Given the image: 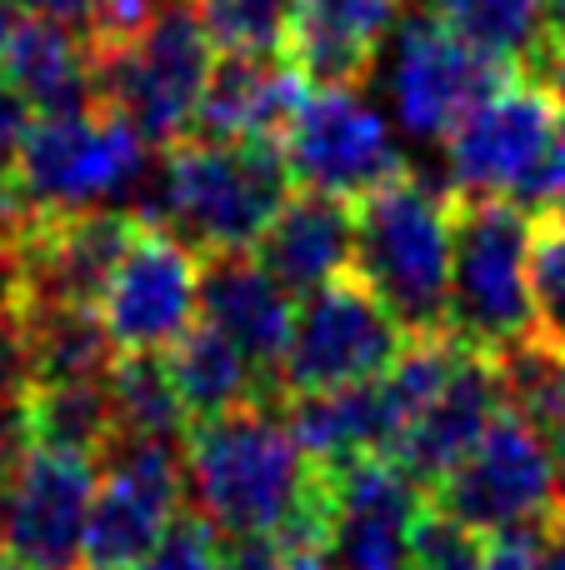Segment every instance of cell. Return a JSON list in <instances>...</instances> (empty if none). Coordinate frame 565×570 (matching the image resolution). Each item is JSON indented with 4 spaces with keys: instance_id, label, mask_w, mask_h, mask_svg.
Returning a JSON list of instances; mask_svg holds the SVG:
<instances>
[{
    "instance_id": "cell-30",
    "label": "cell",
    "mask_w": 565,
    "mask_h": 570,
    "mask_svg": "<svg viewBox=\"0 0 565 570\" xmlns=\"http://www.w3.org/2000/svg\"><path fill=\"white\" fill-rule=\"evenodd\" d=\"M486 541V531L456 521L440 505H426L410 525V570H480Z\"/></svg>"
},
{
    "instance_id": "cell-39",
    "label": "cell",
    "mask_w": 565,
    "mask_h": 570,
    "mask_svg": "<svg viewBox=\"0 0 565 570\" xmlns=\"http://www.w3.org/2000/svg\"><path fill=\"white\" fill-rule=\"evenodd\" d=\"M26 6H30V10H40V16H50V20H60V26L80 30V36H90L100 0H26Z\"/></svg>"
},
{
    "instance_id": "cell-3",
    "label": "cell",
    "mask_w": 565,
    "mask_h": 570,
    "mask_svg": "<svg viewBox=\"0 0 565 570\" xmlns=\"http://www.w3.org/2000/svg\"><path fill=\"white\" fill-rule=\"evenodd\" d=\"M456 190L400 170L356 200V276L410 335L446 331Z\"/></svg>"
},
{
    "instance_id": "cell-5",
    "label": "cell",
    "mask_w": 565,
    "mask_h": 570,
    "mask_svg": "<svg viewBox=\"0 0 565 570\" xmlns=\"http://www.w3.org/2000/svg\"><path fill=\"white\" fill-rule=\"evenodd\" d=\"M531 246H536V216L496 196H456L446 331L486 355L526 341L536 331Z\"/></svg>"
},
{
    "instance_id": "cell-10",
    "label": "cell",
    "mask_w": 565,
    "mask_h": 570,
    "mask_svg": "<svg viewBox=\"0 0 565 570\" xmlns=\"http://www.w3.org/2000/svg\"><path fill=\"white\" fill-rule=\"evenodd\" d=\"M290 170L306 190L360 200L406 170L386 116L356 86H316L286 130Z\"/></svg>"
},
{
    "instance_id": "cell-31",
    "label": "cell",
    "mask_w": 565,
    "mask_h": 570,
    "mask_svg": "<svg viewBox=\"0 0 565 570\" xmlns=\"http://www.w3.org/2000/svg\"><path fill=\"white\" fill-rule=\"evenodd\" d=\"M531 291H536V331L565 345V216L536 220L531 246Z\"/></svg>"
},
{
    "instance_id": "cell-13",
    "label": "cell",
    "mask_w": 565,
    "mask_h": 570,
    "mask_svg": "<svg viewBox=\"0 0 565 570\" xmlns=\"http://www.w3.org/2000/svg\"><path fill=\"white\" fill-rule=\"evenodd\" d=\"M511 76L516 70L480 56L436 16H416L396 30L390 100H396V120L416 140H446Z\"/></svg>"
},
{
    "instance_id": "cell-19",
    "label": "cell",
    "mask_w": 565,
    "mask_h": 570,
    "mask_svg": "<svg viewBox=\"0 0 565 570\" xmlns=\"http://www.w3.org/2000/svg\"><path fill=\"white\" fill-rule=\"evenodd\" d=\"M200 321H210L226 341H236L260 375L280 381V361H286L290 331H296V305H290L286 285L256 256H206Z\"/></svg>"
},
{
    "instance_id": "cell-28",
    "label": "cell",
    "mask_w": 565,
    "mask_h": 570,
    "mask_svg": "<svg viewBox=\"0 0 565 570\" xmlns=\"http://www.w3.org/2000/svg\"><path fill=\"white\" fill-rule=\"evenodd\" d=\"M220 56H280L300 0H190Z\"/></svg>"
},
{
    "instance_id": "cell-26",
    "label": "cell",
    "mask_w": 565,
    "mask_h": 570,
    "mask_svg": "<svg viewBox=\"0 0 565 570\" xmlns=\"http://www.w3.org/2000/svg\"><path fill=\"white\" fill-rule=\"evenodd\" d=\"M106 385H110V405H116V435H150V441L186 445L190 415L180 405L176 381H170V365L156 351L116 355Z\"/></svg>"
},
{
    "instance_id": "cell-1",
    "label": "cell",
    "mask_w": 565,
    "mask_h": 570,
    "mask_svg": "<svg viewBox=\"0 0 565 570\" xmlns=\"http://www.w3.org/2000/svg\"><path fill=\"white\" fill-rule=\"evenodd\" d=\"M286 140H206L186 136L166 150V170L146 186L140 210L150 226H166L200 256H246L276 210L296 196Z\"/></svg>"
},
{
    "instance_id": "cell-7",
    "label": "cell",
    "mask_w": 565,
    "mask_h": 570,
    "mask_svg": "<svg viewBox=\"0 0 565 570\" xmlns=\"http://www.w3.org/2000/svg\"><path fill=\"white\" fill-rule=\"evenodd\" d=\"M410 345V331L380 305L360 276H340L306 295L296 311L290 351L280 361V391H340V385L376 381Z\"/></svg>"
},
{
    "instance_id": "cell-9",
    "label": "cell",
    "mask_w": 565,
    "mask_h": 570,
    "mask_svg": "<svg viewBox=\"0 0 565 570\" xmlns=\"http://www.w3.org/2000/svg\"><path fill=\"white\" fill-rule=\"evenodd\" d=\"M100 461H106V481L96 485V505H90L86 561L96 570H136L180 515L186 445L116 435Z\"/></svg>"
},
{
    "instance_id": "cell-16",
    "label": "cell",
    "mask_w": 565,
    "mask_h": 570,
    "mask_svg": "<svg viewBox=\"0 0 565 570\" xmlns=\"http://www.w3.org/2000/svg\"><path fill=\"white\" fill-rule=\"evenodd\" d=\"M0 76L30 100L36 116L100 110L90 40L40 10H0Z\"/></svg>"
},
{
    "instance_id": "cell-46",
    "label": "cell",
    "mask_w": 565,
    "mask_h": 570,
    "mask_svg": "<svg viewBox=\"0 0 565 570\" xmlns=\"http://www.w3.org/2000/svg\"><path fill=\"white\" fill-rule=\"evenodd\" d=\"M86 570H96V566H86Z\"/></svg>"
},
{
    "instance_id": "cell-23",
    "label": "cell",
    "mask_w": 565,
    "mask_h": 570,
    "mask_svg": "<svg viewBox=\"0 0 565 570\" xmlns=\"http://www.w3.org/2000/svg\"><path fill=\"white\" fill-rule=\"evenodd\" d=\"M286 425L310 465H336L350 461V455L390 451V441H396L386 395H380V375L360 385H340V391L286 395Z\"/></svg>"
},
{
    "instance_id": "cell-15",
    "label": "cell",
    "mask_w": 565,
    "mask_h": 570,
    "mask_svg": "<svg viewBox=\"0 0 565 570\" xmlns=\"http://www.w3.org/2000/svg\"><path fill=\"white\" fill-rule=\"evenodd\" d=\"M96 465L76 451L30 445L6 495V535L0 551L36 570H76L86 556V525L96 505Z\"/></svg>"
},
{
    "instance_id": "cell-45",
    "label": "cell",
    "mask_w": 565,
    "mask_h": 570,
    "mask_svg": "<svg viewBox=\"0 0 565 570\" xmlns=\"http://www.w3.org/2000/svg\"><path fill=\"white\" fill-rule=\"evenodd\" d=\"M16 6H26V0H0V10H16Z\"/></svg>"
},
{
    "instance_id": "cell-41",
    "label": "cell",
    "mask_w": 565,
    "mask_h": 570,
    "mask_svg": "<svg viewBox=\"0 0 565 570\" xmlns=\"http://www.w3.org/2000/svg\"><path fill=\"white\" fill-rule=\"evenodd\" d=\"M551 455H556V501H561V515H565V431L551 435Z\"/></svg>"
},
{
    "instance_id": "cell-29",
    "label": "cell",
    "mask_w": 565,
    "mask_h": 570,
    "mask_svg": "<svg viewBox=\"0 0 565 570\" xmlns=\"http://www.w3.org/2000/svg\"><path fill=\"white\" fill-rule=\"evenodd\" d=\"M410 525L380 511H336L320 556L330 570H410Z\"/></svg>"
},
{
    "instance_id": "cell-42",
    "label": "cell",
    "mask_w": 565,
    "mask_h": 570,
    "mask_svg": "<svg viewBox=\"0 0 565 570\" xmlns=\"http://www.w3.org/2000/svg\"><path fill=\"white\" fill-rule=\"evenodd\" d=\"M286 570H330L326 556H290Z\"/></svg>"
},
{
    "instance_id": "cell-35",
    "label": "cell",
    "mask_w": 565,
    "mask_h": 570,
    "mask_svg": "<svg viewBox=\"0 0 565 570\" xmlns=\"http://www.w3.org/2000/svg\"><path fill=\"white\" fill-rule=\"evenodd\" d=\"M30 451V425H26V401L20 395H0V491L16 481L20 461Z\"/></svg>"
},
{
    "instance_id": "cell-2",
    "label": "cell",
    "mask_w": 565,
    "mask_h": 570,
    "mask_svg": "<svg viewBox=\"0 0 565 570\" xmlns=\"http://www.w3.org/2000/svg\"><path fill=\"white\" fill-rule=\"evenodd\" d=\"M186 485L220 535L270 541L310 495L316 465L300 455L286 415L276 421L270 405H240L190 425Z\"/></svg>"
},
{
    "instance_id": "cell-32",
    "label": "cell",
    "mask_w": 565,
    "mask_h": 570,
    "mask_svg": "<svg viewBox=\"0 0 565 570\" xmlns=\"http://www.w3.org/2000/svg\"><path fill=\"white\" fill-rule=\"evenodd\" d=\"M220 531L206 521V515H176V525H170L166 535H160V546L146 556L136 570H216L220 561Z\"/></svg>"
},
{
    "instance_id": "cell-24",
    "label": "cell",
    "mask_w": 565,
    "mask_h": 570,
    "mask_svg": "<svg viewBox=\"0 0 565 570\" xmlns=\"http://www.w3.org/2000/svg\"><path fill=\"white\" fill-rule=\"evenodd\" d=\"M26 351H30V385L40 381H106L116 365L100 305H66V301H26Z\"/></svg>"
},
{
    "instance_id": "cell-8",
    "label": "cell",
    "mask_w": 565,
    "mask_h": 570,
    "mask_svg": "<svg viewBox=\"0 0 565 570\" xmlns=\"http://www.w3.org/2000/svg\"><path fill=\"white\" fill-rule=\"evenodd\" d=\"M430 501L486 535L516 525H551L561 515L551 441L526 415L500 411L476 451L430 491Z\"/></svg>"
},
{
    "instance_id": "cell-34",
    "label": "cell",
    "mask_w": 565,
    "mask_h": 570,
    "mask_svg": "<svg viewBox=\"0 0 565 570\" xmlns=\"http://www.w3.org/2000/svg\"><path fill=\"white\" fill-rule=\"evenodd\" d=\"M551 525H516V531H496L486 541V561L480 570H536L541 551H546Z\"/></svg>"
},
{
    "instance_id": "cell-4",
    "label": "cell",
    "mask_w": 565,
    "mask_h": 570,
    "mask_svg": "<svg viewBox=\"0 0 565 570\" xmlns=\"http://www.w3.org/2000/svg\"><path fill=\"white\" fill-rule=\"evenodd\" d=\"M96 50V100L140 130L146 146H180L196 136V110L216 70V40L206 36L196 6H166L140 36Z\"/></svg>"
},
{
    "instance_id": "cell-33",
    "label": "cell",
    "mask_w": 565,
    "mask_h": 570,
    "mask_svg": "<svg viewBox=\"0 0 565 570\" xmlns=\"http://www.w3.org/2000/svg\"><path fill=\"white\" fill-rule=\"evenodd\" d=\"M30 126H36L30 100L0 76V180H16V166H20V150H26Z\"/></svg>"
},
{
    "instance_id": "cell-40",
    "label": "cell",
    "mask_w": 565,
    "mask_h": 570,
    "mask_svg": "<svg viewBox=\"0 0 565 570\" xmlns=\"http://www.w3.org/2000/svg\"><path fill=\"white\" fill-rule=\"evenodd\" d=\"M536 570H565V515H556L546 531V551H541Z\"/></svg>"
},
{
    "instance_id": "cell-20",
    "label": "cell",
    "mask_w": 565,
    "mask_h": 570,
    "mask_svg": "<svg viewBox=\"0 0 565 570\" xmlns=\"http://www.w3.org/2000/svg\"><path fill=\"white\" fill-rule=\"evenodd\" d=\"M256 261L290 295H310L340 281L356 266V200L326 196V190H296L266 236L256 240Z\"/></svg>"
},
{
    "instance_id": "cell-6",
    "label": "cell",
    "mask_w": 565,
    "mask_h": 570,
    "mask_svg": "<svg viewBox=\"0 0 565 570\" xmlns=\"http://www.w3.org/2000/svg\"><path fill=\"white\" fill-rule=\"evenodd\" d=\"M150 146L116 110L36 116L16 166L20 196L36 210H90L146 186Z\"/></svg>"
},
{
    "instance_id": "cell-14",
    "label": "cell",
    "mask_w": 565,
    "mask_h": 570,
    "mask_svg": "<svg viewBox=\"0 0 565 570\" xmlns=\"http://www.w3.org/2000/svg\"><path fill=\"white\" fill-rule=\"evenodd\" d=\"M136 230V210H30V220L16 230V250L26 266V301L100 305Z\"/></svg>"
},
{
    "instance_id": "cell-21",
    "label": "cell",
    "mask_w": 565,
    "mask_h": 570,
    "mask_svg": "<svg viewBox=\"0 0 565 570\" xmlns=\"http://www.w3.org/2000/svg\"><path fill=\"white\" fill-rule=\"evenodd\" d=\"M396 16L400 0H300L286 56L310 86H356L396 30Z\"/></svg>"
},
{
    "instance_id": "cell-36",
    "label": "cell",
    "mask_w": 565,
    "mask_h": 570,
    "mask_svg": "<svg viewBox=\"0 0 565 570\" xmlns=\"http://www.w3.org/2000/svg\"><path fill=\"white\" fill-rule=\"evenodd\" d=\"M26 311V266H20L16 236L0 230V321Z\"/></svg>"
},
{
    "instance_id": "cell-44",
    "label": "cell",
    "mask_w": 565,
    "mask_h": 570,
    "mask_svg": "<svg viewBox=\"0 0 565 570\" xmlns=\"http://www.w3.org/2000/svg\"><path fill=\"white\" fill-rule=\"evenodd\" d=\"M551 16H556V26H565V0H546Z\"/></svg>"
},
{
    "instance_id": "cell-38",
    "label": "cell",
    "mask_w": 565,
    "mask_h": 570,
    "mask_svg": "<svg viewBox=\"0 0 565 570\" xmlns=\"http://www.w3.org/2000/svg\"><path fill=\"white\" fill-rule=\"evenodd\" d=\"M531 80H541V86L551 90V100H556V110L565 116V26H556V36H551V46L541 50V60L526 70Z\"/></svg>"
},
{
    "instance_id": "cell-22",
    "label": "cell",
    "mask_w": 565,
    "mask_h": 570,
    "mask_svg": "<svg viewBox=\"0 0 565 570\" xmlns=\"http://www.w3.org/2000/svg\"><path fill=\"white\" fill-rule=\"evenodd\" d=\"M170 381L180 391L190 425L230 415L240 405H276V395H286L280 385H270V375H260L250 365V355L236 341L216 331L210 321H196L176 345L166 351Z\"/></svg>"
},
{
    "instance_id": "cell-43",
    "label": "cell",
    "mask_w": 565,
    "mask_h": 570,
    "mask_svg": "<svg viewBox=\"0 0 565 570\" xmlns=\"http://www.w3.org/2000/svg\"><path fill=\"white\" fill-rule=\"evenodd\" d=\"M0 570H36V566L20 561V556H10V551H0Z\"/></svg>"
},
{
    "instance_id": "cell-18",
    "label": "cell",
    "mask_w": 565,
    "mask_h": 570,
    "mask_svg": "<svg viewBox=\"0 0 565 570\" xmlns=\"http://www.w3.org/2000/svg\"><path fill=\"white\" fill-rule=\"evenodd\" d=\"M310 80L300 66L280 56H216L206 100L196 110V136L206 140H286L290 120L300 116L310 96Z\"/></svg>"
},
{
    "instance_id": "cell-25",
    "label": "cell",
    "mask_w": 565,
    "mask_h": 570,
    "mask_svg": "<svg viewBox=\"0 0 565 570\" xmlns=\"http://www.w3.org/2000/svg\"><path fill=\"white\" fill-rule=\"evenodd\" d=\"M30 445L100 455L116 441V405L106 381H40L26 391Z\"/></svg>"
},
{
    "instance_id": "cell-37",
    "label": "cell",
    "mask_w": 565,
    "mask_h": 570,
    "mask_svg": "<svg viewBox=\"0 0 565 570\" xmlns=\"http://www.w3.org/2000/svg\"><path fill=\"white\" fill-rule=\"evenodd\" d=\"M216 570H286V556L276 551V541H226Z\"/></svg>"
},
{
    "instance_id": "cell-11",
    "label": "cell",
    "mask_w": 565,
    "mask_h": 570,
    "mask_svg": "<svg viewBox=\"0 0 565 570\" xmlns=\"http://www.w3.org/2000/svg\"><path fill=\"white\" fill-rule=\"evenodd\" d=\"M565 116L551 90L531 76H511L446 136L450 150V190L456 196H496L511 200L516 186L541 166Z\"/></svg>"
},
{
    "instance_id": "cell-17",
    "label": "cell",
    "mask_w": 565,
    "mask_h": 570,
    "mask_svg": "<svg viewBox=\"0 0 565 570\" xmlns=\"http://www.w3.org/2000/svg\"><path fill=\"white\" fill-rule=\"evenodd\" d=\"M506 411L500 395V375L496 361L486 351H470L460 361V371L446 381V391L400 431V441L386 455H396L426 491H436L460 461L480 445V435L490 431V421Z\"/></svg>"
},
{
    "instance_id": "cell-27",
    "label": "cell",
    "mask_w": 565,
    "mask_h": 570,
    "mask_svg": "<svg viewBox=\"0 0 565 570\" xmlns=\"http://www.w3.org/2000/svg\"><path fill=\"white\" fill-rule=\"evenodd\" d=\"M490 361H496L506 411L526 415L546 441L561 435L565 431V345H556L541 331H531L526 341L496 351Z\"/></svg>"
},
{
    "instance_id": "cell-12",
    "label": "cell",
    "mask_w": 565,
    "mask_h": 570,
    "mask_svg": "<svg viewBox=\"0 0 565 570\" xmlns=\"http://www.w3.org/2000/svg\"><path fill=\"white\" fill-rule=\"evenodd\" d=\"M200 250H190L176 230L140 220L100 295V321L116 351H170L200 315Z\"/></svg>"
}]
</instances>
